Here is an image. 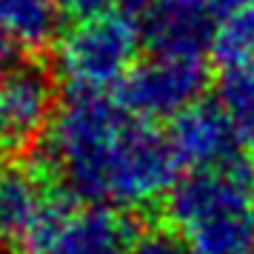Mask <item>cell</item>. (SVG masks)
Here are the masks:
<instances>
[{"mask_svg": "<svg viewBox=\"0 0 254 254\" xmlns=\"http://www.w3.org/2000/svg\"><path fill=\"white\" fill-rule=\"evenodd\" d=\"M128 115L115 97L94 89H74L58 103L46 134V169L63 189L89 206H106L109 160ZM109 208V206H106Z\"/></svg>", "mask_w": 254, "mask_h": 254, "instance_id": "obj_1", "label": "cell"}, {"mask_svg": "<svg viewBox=\"0 0 254 254\" xmlns=\"http://www.w3.org/2000/svg\"><path fill=\"white\" fill-rule=\"evenodd\" d=\"M140 26L131 12H112L74 23L58 43V69L74 89L106 92L134 66Z\"/></svg>", "mask_w": 254, "mask_h": 254, "instance_id": "obj_2", "label": "cell"}, {"mask_svg": "<svg viewBox=\"0 0 254 254\" xmlns=\"http://www.w3.org/2000/svg\"><path fill=\"white\" fill-rule=\"evenodd\" d=\"M180 169L183 166L174 154L169 134L151 123L128 117L109 160L106 206L143 208L166 200L177 183Z\"/></svg>", "mask_w": 254, "mask_h": 254, "instance_id": "obj_3", "label": "cell"}, {"mask_svg": "<svg viewBox=\"0 0 254 254\" xmlns=\"http://www.w3.org/2000/svg\"><path fill=\"white\" fill-rule=\"evenodd\" d=\"M208 86V69L203 58H169L151 55L134 63L117 83V106L134 120L154 123L180 117L186 109L200 103Z\"/></svg>", "mask_w": 254, "mask_h": 254, "instance_id": "obj_4", "label": "cell"}, {"mask_svg": "<svg viewBox=\"0 0 254 254\" xmlns=\"http://www.w3.org/2000/svg\"><path fill=\"white\" fill-rule=\"evenodd\" d=\"M55 80L35 63H14L0 83V154H23L49 134Z\"/></svg>", "mask_w": 254, "mask_h": 254, "instance_id": "obj_5", "label": "cell"}, {"mask_svg": "<svg viewBox=\"0 0 254 254\" xmlns=\"http://www.w3.org/2000/svg\"><path fill=\"white\" fill-rule=\"evenodd\" d=\"M134 17L151 55L203 58L217 32V17L206 0H149Z\"/></svg>", "mask_w": 254, "mask_h": 254, "instance_id": "obj_6", "label": "cell"}, {"mask_svg": "<svg viewBox=\"0 0 254 254\" xmlns=\"http://www.w3.org/2000/svg\"><path fill=\"white\" fill-rule=\"evenodd\" d=\"M169 140L180 166L194 172H217L246 160L240 154V143L231 131L229 120L223 117L217 103H200L186 109L180 117L169 123Z\"/></svg>", "mask_w": 254, "mask_h": 254, "instance_id": "obj_7", "label": "cell"}, {"mask_svg": "<svg viewBox=\"0 0 254 254\" xmlns=\"http://www.w3.org/2000/svg\"><path fill=\"white\" fill-rule=\"evenodd\" d=\"M134 240V226L115 208L89 206L74 211L49 254H126Z\"/></svg>", "mask_w": 254, "mask_h": 254, "instance_id": "obj_8", "label": "cell"}, {"mask_svg": "<svg viewBox=\"0 0 254 254\" xmlns=\"http://www.w3.org/2000/svg\"><path fill=\"white\" fill-rule=\"evenodd\" d=\"M49 194L52 189L35 169L9 166L6 172H0V231L17 240L46 206Z\"/></svg>", "mask_w": 254, "mask_h": 254, "instance_id": "obj_9", "label": "cell"}, {"mask_svg": "<svg viewBox=\"0 0 254 254\" xmlns=\"http://www.w3.org/2000/svg\"><path fill=\"white\" fill-rule=\"evenodd\" d=\"M60 26L55 0H0V35L20 52L46 49Z\"/></svg>", "mask_w": 254, "mask_h": 254, "instance_id": "obj_10", "label": "cell"}, {"mask_svg": "<svg viewBox=\"0 0 254 254\" xmlns=\"http://www.w3.org/2000/svg\"><path fill=\"white\" fill-rule=\"evenodd\" d=\"M217 109L243 149H254V69H226L217 77Z\"/></svg>", "mask_w": 254, "mask_h": 254, "instance_id": "obj_11", "label": "cell"}, {"mask_svg": "<svg viewBox=\"0 0 254 254\" xmlns=\"http://www.w3.org/2000/svg\"><path fill=\"white\" fill-rule=\"evenodd\" d=\"M208 52L223 71L254 69V6L220 17Z\"/></svg>", "mask_w": 254, "mask_h": 254, "instance_id": "obj_12", "label": "cell"}, {"mask_svg": "<svg viewBox=\"0 0 254 254\" xmlns=\"http://www.w3.org/2000/svg\"><path fill=\"white\" fill-rule=\"evenodd\" d=\"M126 254H189V249L172 231H143L134 234Z\"/></svg>", "mask_w": 254, "mask_h": 254, "instance_id": "obj_13", "label": "cell"}, {"mask_svg": "<svg viewBox=\"0 0 254 254\" xmlns=\"http://www.w3.org/2000/svg\"><path fill=\"white\" fill-rule=\"evenodd\" d=\"M55 3H58L60 14L71 17L74 23L112 12V6H115V0H55Z\"/></svg>", "mask_w": 254, "mask_h": 254, "instance_id": "obj_14", "label": "cell"}, {"mask_svg": "<svg viewBox=\"0 0 254 254\" xmlns=\"http://www.w3.org/2000/svg\"><path fill=\"white\" fill-rule=\"evenodd\" d=\"M208 6H211V12L214 17H226L231 12H240L246 6H254V0H206Z\"/></svg>", "mask_w": 254, "mask_h": 254, "instance_id": "obj_15", "label": "cell"}, {"mask_svg": "<svg viewBox=\"0 0 254 254\" xmlns=\"http://www.w3.org/2000/svg\"><path fill=\"white\" fill-rule=\"evenodd\" d=\"M17 52H20V49L14 46L12 40H6V37L0 35V83H3V74L14 66V55H17Z\"/></svg>", "mask_w": 254, "mask_h": 254, "instance_id": "obj_16", "label": "cell"}, {"mask_svg": "<svg viewBox=\"0 0 254 254\" xmlns=\"http://www.w3.org/2000/svg\"><path fill=\"white\" fill-rule=\"evenodd\" d=\"M146 3H149V0H126V9L131 14H137L140 9H143V6H146Z\"/></svg>", "mask_w": 254, "mask_h": 254, "instance_id": "obj_17", "label": "cell"}, {"mask_svg": "<svg viewBox=\"0 0 254 254\" xmlns=\"http://www.w3.org/2000/svg\"><path fill=\"white\" fill-rule=\"evenodd\" d=\"M249 206H252V217H254V166H252V180H249Z\"/></svg>", "mask_w": 254, "mask_h": 254, "instance_id": "obj_18", "label": "cell"}, {"mask_svg": "<svg viewBox=\"0 0 254 254\" xmlns=\"http://www.w3.org/2000/svg\"><path fill=\"white\" fill-rule=\"evenodd\" d=\"M0 254H20V252H12V249H6V246H0Z\"/></svg>", "mask_w": 254, "mask_h": 254, "instance_id": "obj_19", "label": "cell"}, {"mask_svg": "<svg viewBox=\"0 0 254 254\" xmlns=\"http://www.w3.org/2000/svg\"><path fill=\"white\" fill-rule=\"evenodd\" d=\"M249 254H254V249H252V252H249Z\"/></svg>", "mask_w": 254, "mask_h": 254, "instance_id": "obj_20", "label": "cell"}]
</instances>
